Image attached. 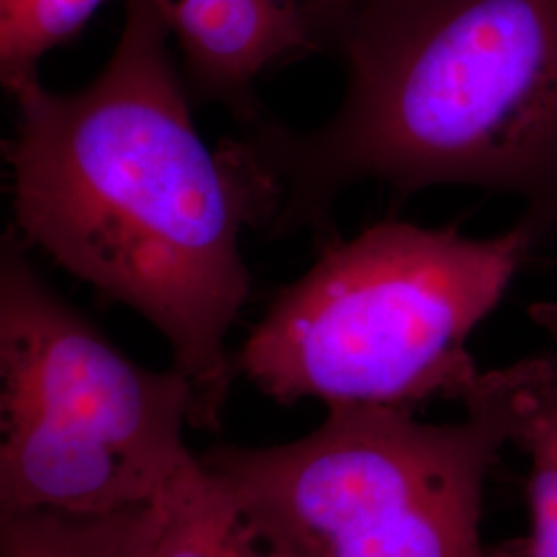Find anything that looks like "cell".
Instances as JSON below:
<instances>
[{"label": "cell", "mask_w": 557, "mask_h": 557, "mask_svg": "<svg viewBox=\"0 0 557 557\" xmlns=\"http://www.w3.org/2000/svg\"><path fill=\"white\" fill-rule=\"evenodd\" d=\"M170 38L147 0H128L89 85L11 96V227L156 326L193 384V428L215 432L236 379L227 335L252 285L239 238L271 225L277 188L244 137L202 140Z\"/></svg>", "instance_id": "cell-1"}, {"label": "cell", "mask_w": 557, "mask_h": 557, "mask_svg": "<svg viewBox=\"0 0 557 557\" xmlns=\"http://www.w3.org/2000/svg\"><path fill=\"white\" fill-rule=\"evenodd\" d=\"M331 48L337 112L299 131L244 128L277 188L273 236L337 238L333 209L379 180L398 199L438 184L517 195L557 234V0H359Z\"/></svg>", "instance_id": "cell-2"}, {"label": "cell", "mask_w": 557, "mask_h": 557, "mask_svg": "<svg viewBox=\"0 0 557 557\" xmlns=\"http://www.w3.org/2000/svg\"><path fill=\"white\" fill-rule=\"evenodd\" d=\"M545 239L524 215L492 238L395 220L333 238L269 304L236 374L285 407L462 400L481 374L467 341Z\"/></svg>", "instance_id": "cell-3"}, {"label": "cell", "mask_w": 557, "mask_h": 557, "mask_svg": "<svg viewBox=\"0 0 557 557\" xmlns=\"http://www.w3.org/2000/svg\"><path fill=\"white\" fill-rule=\"evenodd\" d=\"M0 244V515H101L153 504L193 460L195 391L143 368Z\"/></svg>", "instance_id": "cell-4"}, {"label": "cell", "mask_w": 557, "mask_h": 557, "mask_svg": "<svg viewBox=\"0 0 557 557\" xmlns=\"http://www.w3.org/2000/svg\"><path fill=\"white\" fill-rule=\"evenodd\" d=\"M462 403L458 423L337 405L306 438L218 446L200 460L310 557H490L483 490L512 423L494 370Z\"/></svg>", "instance_id": "cell-5"}, {"label": "cell", "mask_w": 557, "mask_h": 557, "mask_svg": "<svg viewBox=\"0 0 557 557\" xmlns=\"http://www.w3.org/2000/svg\"><path fill=\"white\" fill-rule=\"evenodd\" d=\"M178 41L197 101L223 106L242 128L264 119L257 81L273 66L320 52L306 0H147Z\"/></svg>", "instance_id": "cell-6"}, {"label": "cell", "mask_w": 557, "mask_h": 557, "mask_svg": "<svg viewBox=\"0 0 557 557\" xmlns=\"http://www.w3.org/2000/svg\"><path fill=\"white\" fill-rule=\"evenodd\" d=\"M160 506L158 557H310L200 458L168 485Z\"/></svg>", "instance_id": "cell-7"}, {"label": "cell", "mask_w": 557, "mask_h": 557, "mask_svg": "<svg viewBox=\"0 0 557 557\" xmlns=\"http://www.w3.org/2000/svg\"><path fill=\"white\" fill-rule=\"evenodd\" d=\"M512 440L531 457V539L527 557H557V354L494 370Z\"/></svg>", "instance_id": "cell-8"}, {"label": "cell", "mask_w": 557, "mask_h": 557, "mask_svg": "<svg viewBox=\"0 0 557 557\" xmlns=\"http://www.w3.org/2000/svg\"><path fill=\"white\" fill-rule=\"evenodd\" d=\"M160 499L101 515H0V557H158Z\"/></svg>", "instance_id": "cell-9"}, {"label": "cell", "mask_w": 557, "mask_h": 557, "mask_svg": "<svg viewBox=\"0 0 557 557\" xmlns=\"http://www.w3.org/2000/svg\"><path fill=\"white\" fill-rule=\"evenodd\" d=\"M108 0H0V81L9 98L40 81L48 52L75 40Z\"/></svg>", "instance_id": "cell-10"}, {"label": "cell", "mask_w": 557, "mask_h": 557, "mask_svg": "<svg viewBox=\"0 0 557 557\" xmlns=\"http://www.w3.org/2000/svg\"><path fill=\"white\" fill-rule=\"evenodd\" d=\"M359 0H306V13L320 41V48H331L341 23L356 9Z\"/></svg>", "instance_id": "cell-11"}, {"label": "cell", "mask_w": 557, "mask_h": 557, "mask_svg": "<svg viewBox=\"0 0 557 557\" xmlns=\"http://www.w3.org/2000/svg\"><path fill=\"white\" fill-rule=\"evenodd\" d=\"M533 319L537 320V324H541L557 341L556 304H537V306H533Z\"/></svg>", "instance_id": "cell-12"}]
</instances>
